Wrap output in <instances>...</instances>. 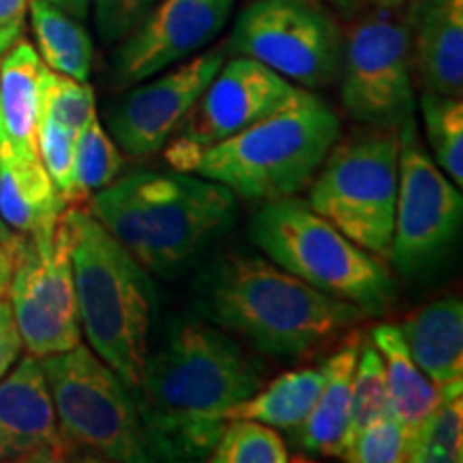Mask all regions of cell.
Here are the masks:
<instances>
[{
	"instance_id": "cell-1",
	"label": "cell",
	"mask_w": 463,
	"mask_h": 463,
	"mask_svg": "<svg viewBox=\"0 0 463 463\" xmlns=\"http://www.w3.org/2000/svg\"><path fill=\"white\" fill-rule=\"evenodd\" d=\"M262 386V364L228 331L204 317L174 320L136 392L153 461H206L225 427L219 414Z\"/></svg>"
},
{
	"instance_id": "cell-2",
	"label": "cell",
	"mask_w": 463,
	"mask_h": 463,
	"mask_svg": "<svg viewBox=\"0 0 463 463\" xmlns=\"http://www.w3.org/2000/svg\"><path fill=\"white\" fill-rule=\"evenodd\" d=\"M204 320L241 335L266 356L298 361L369 317L361 307L311 288L273 260L234 253L195 281Z\"/></svg>"
},
{
	"instance_id": "cell-3",
	"label": "cell",
	"mask_w": 463,
	"mask_h": 463,
	"mask_svg": "<svg viewBox=\"0 0 463 463\" xmlns=\"http://www.w3.org/2000/svg\"><path fill=\"white\" fill-rule=\"evenodd\" d=\"M89 213L148 273L172 277L236 222V195L194 172H133L89 195Z\"/></svg>"
},
{
	"instance_id": "cell-4",
	"label": "cell",
	"mask_w": 463,
	"mask_h": 463,
	"mask_svg": "<svg viewBox=\"0 0 463 463\" xmlns=\"http://www.w3.org/2000/svg\"><path fill=\"white\" fill-rule=\"evenodd\" d=\"M62 222L82 331L90 350L136 397L150 352L157 289L148 270L89 211L67 206Z\"/></svg>"
},
{
	"instance_id": "cell-5",
	"label": "cell",
	"mask_w": 463,
	"mask_h": 463,
	"mask_svg": "<svg viewBox=\"0 0 463 463\" xmlns=\"http://www.w3.org/2000/svg\"><path fill=\"white\" fill-rule=\"evenodd\" d=\"M339 136L333 108L298 86L264 118L195 155L187 172L223 184L245 200L292 198L314 181Z\"/></svg>"
},
{
	"instance_id": "cell-6",
	"label": "cell",
	"mask_w": 463,
	"mask_h": 463,
	"mask_svg": "<svg viewBox=\"0 0 463 463\" xmlns=\"http://www.w3.org/2000/svg\"><path fill=\"white\" fill-rule=\"evenodd\" d=\"M249 239L283 270L367 316L386 314L392 303L384 264L294 195L264 202L249 223Z\"/></svg>"
},
{
	"instance_id": "cell-7",
	"label": "cell",
	"mask_w": 463,
	"mask_h": 463,
	"mask_svg": "<svg viewBox=\"0 0 463 463\" xmlns=\"http://www.w3.org/2000/svg\"><path fill=\"white\" fill-rule=\"evenodd\" d=\"M65 461H153L137 403L89 345L42 358Z\"/></svg>"
},
{
	"instance_id": "cell-8",
	"label": "cell",
	"mask_w": 463,
	"mask_h": 463,
	"mask_svg": "<svg viewBox=\"0 0 463 463\" xmlns=\"http://www.w3.org/2000/svg\"><path fill=\"white\" fill-rule=\"evenodd\" d=\"M399 131L367 127L328 150L309 189V204L364 251L389 258L397 202Z\"/></svg>"
},
{
	"instance_id": "cell-9",
	"label": "cell",
	"mask_w": 463,
	"mask_h": 463,
	"mask_svg": "<svg viewBox=\"0 0 463 463\" xmlns=\"http://www.w3.org/2000/svg\"><path fill=\"white\" fill-rule=\"evenodd\" d=\"M294 86L317 90L339 80L344 28L317 0H251L236 15L228 45Z\"/></svg>"
},
{
	"instance_id": "cell-10",
	"label": "cell",
	"mask_w": 463,
	"mask_h": 463,
	"mask_svg": "<svg viewBox=\"0 0 463 463\" xmlns=\"http://www.w3.org/2000/svg\"><path fill=\"white\" fill-rule=\"evenodd\" d=\"M337 82L341 103L356 123L399 131L414 120V69L403 7L350 17Z\"/></svg>"
},
{
	"instance_id": "cell-11",
	"label": "cell",
	"mask_w": 463,
	"mask_h": 463,
	"mask_svg": "<svg viewBox=\"0 0 463 463\" xmlns=\"http://www.w3.org/2000/svg\"><path fill=\"white\" fill-rule=\"evenodd\" d=\"M461 222V189L436 165L420 144L416 120H410L399 129L391 262L405 277L433 269L459 239Z\"/></svg>"
},
{
	"instance_id": "cell-12",
	"label": "cell",
	"mask_w": 463,
	"mask_h": 463,
	"mask_svg": "<svg viewBox=\"0 0 463 463\" xmlns=\"http://www.w3.org/2000/svg\"><path fill=\"white\" fill-rule=\"evenodd\" d=\"M7 247L14 262L7 298L28 354L71 350L82 341V324L65 222L52 236L15 234Z\"/></svg>"
},
{
	"instance_id": "cell-13",
	"label": "cell",
	"mask_w": 463,
	"mask_h": 463,
	"mask_svg": "<svg viewBox=\"0 0 463 463\" xmlns=\"http://www.w3.org/2000/svg\"><path fill=\"white\" fill-rule=\"evenodd\" d=\"M297 89L249 56L223 61L213 82L167 140V164L174 170L187 172L195 155L264 118L286 103Z\"/></svg>"
},
{
	"instance_id": "cell-14",
	"label": "cell",
	"mask_w": 463,
	"mask_h": 463,
	"mask_svg": "<svg viewBox=\"0 0 463 463\" xmlns=\"http://www.w3.org/2000/svg\"><path fill=\"white\" fill-rule=\"evenodd\" d=\"M225 61V48L206 50L133 84L108 114L112 140L131 157H148L165 146Z\"/></svg>"
},
{
	"instance_id": "cell-15",
	"label": "cell",
	"mask_w": 463,
	"mask_h": 463,
	"mask_svg": "<svg viewBox=\"0 0 463 463\" xmlns=\"http://www.w3.org/2000/svg\"><path fill=\"white\" fill-rule=\"evenodd\" d=\"M236 0H159L136 31L116 43L112 82H144L215 42Z\"/></svg>"
},
{
	"instance_id": "cell-16",
	"label": "cell",
	"mask_w": 463,
	"mask_h": 463,
	"mask_svg": "<svg viewBox=\"0 0 463 463\" xmlns=\"http://www.w3.org/2000/svg\"><path fill=\"white\" fill-rule=\"evenodd\" d=\"M0 461H65L42 358L26 354L0 378Z\"/></svg>"
},
{
	"instance_id": "cell-17",
	"label": "cell",
	"mask_w": 463,
	"mask_h": 463,
	"mask_svg": "<svg viewBox=\"0 0 463 463\" xmlns=\"http://www.w3.org/2000/svg\"><path fill=\"white\" fill-rule=\"evenodd\" d=\"M414 78L425 92L461 97L463 92V0H408Z\"/></svg>"
},
{
	"instance_id": "cell-18",
	"label": "cell",
	"mask_w": 463,
	"mask_h": 463,
	"mask_svg": "<svg viewBox=\"0 0 463 463\" xmlns=\"http://www.w3.org/2000/svg\"><path fill=\"white\" fill-rule=\"evenodd\" d=\"M43 61L37 48L17 37L0 61V153L39 159Z\"/></svg>"
},
{
	"instance_id": "cell-19",
	"label": "cell",
	"mask_w": 463,
	"mask_h": 463,
	"mask_svg": "<svg viewBox=\"0 0 463 463\" xmlns=\"http://www.w3.org/2000/svg\"><path fill=\"white\" fill-rule=\"evenodd\" d=\"M402 337L420 372L439 391L463 389V303L444 297L408 316Z\"/></svg>"
},
{
	"instance_id": "cell-20",
	"label": "cell",
	"mask_w": 463,
	"mask_h": 463,
	"mask_svg": "<svg viewBox=\"0 0 463 463\" xmlns=\"http://www.w3.org/2000/svg\"><path fill=\"white\" fill-rule=\"evenodd\" d=\"M358 333H350L344 344L322 363V391L303 425L292 430L294 442L307 453L339 457L345 449L350 420L352 380L361 350Z\"/></svg>"
},
{
	"instance_id": "cell-21",
	"label": "cell",
	"mask_w": 463,
	"mask_h": 463,
	"mask_svg": "<svg viewBox=\"0 0 463 463\" xmlns=\"http://www.w3.org/2000/svg\"><path fill=\"white\" fill-rule=\"evenodd\" d=\"M65 208L67 202L42 159L0 153V219L14 234L52 236Z\"/></svg>"
},
{
	"instance_id": "cell-22",
	"label": "cell",
	"mask_w": 463,
	"mask_h": 463,
	"mask_svg": "<svg viewBox=\"0 0 463 463\" xmlns=\"http://www.w3.org/2000/svg\"><path fill=\"white\" fill-rule=\"evenodd\" d=\"M372 344L378 347L384 361L391 414L416 433L427 416L442 402V391L420 372L419 364L410 356L399 326L392 324L373 326Z\"/></svg>"
},
{
	"instance_id": "cell-23",
	"label": "cell",
	"mask_w": 463,
	"mask_h": 463,
	"mask_svg": "<svg viewBox=\"0 0 463 463\" xmlns=\"http://www.w3.org/2000/svg\"><path fill=\"white\" fill-rule=\"evenodd\" d=\"M322 382V367L281 373L253 395L225 408L219 414V420L223 425L230 420H256L277 430L292 431L303 425L314 410Z\"/></svg>"
},
{
	"instance_id": "cell-24",
	"label": "cell",
	"mask_w": 463,
	"mask_h": 463,
	"mask_svg": "<svg viewBox=\"0 0 463 463\" xmlns=\"http://www.w3.org/2000/svg\"><path fill=\"white\" fill-rule=\"evenodd\" d=\"M28 11L43 65L80 82H89L95 52L82 20L54 7L48 0H28Z\"/></svg>"
},
{
	"instance_id": "cell-25",
	"label": "cell",
	"mask_w": 463,
	"mask_h": 463,
	"mask_svg": "<svg viewBox=\"0 0 463 463\" xmlns=\"http://www.w3.org/2000/svg\"><path fill=\"white\" fill-rule=\"evenodd\" d=\"M420 114L425 136L431 148V159L457 187L463 184V103L461 97L420 95Z\"/></svg>"
},
{
	"instance_id": "cell-26",
	"label": "cell",
	"mask_w": 463,
	"mask_h": 463,
	"mask_svg": "<svg viewBox=\"0 0 463 463\" xmlns=\"http://www.w3.org/2000/svg\"><path fill=\"white\" fill-rule=\"evenodd\" d=\"M463 391L442 392V402L414 433L412 463H459L463 459Z\"/></svg>"
},
{
	"instance_id": "cell-27",
	"label": "cell",
	"mask_w": 463,
	"mask_h": 463,
	"mask_svg": "<svg viewBox=\"0 0 463 463\" xmlns=\"http://www.w3.org/2000/svg\"><path fill=\"white\" fill-rule=\"evenodd\" d=\"M123 165L125 157L118 144L95 116L75 137V202L108 187L118 178Z\"/></svg>"
},
{
	"instance_id": "cell-28",
	"label": "cell",
	"mask_w": 463,
	"mask_h": 463,
	"mask_svg": "<svg viewBox=\"0 0 463 463\" xmlns=\"http://www.w3.org/2000/svg\"><path fill=\"white\" fill-rule=\"evenodd\" d=\"M391 414L389 386H386L384 361L372 341H361L358 361L352 380V402H350V420H347L345 449L358 431L372 425L373 420ZM344 449V450H345Z\"/></svg>"
},
{
	"instance_id": "cell-29",
	"label": "cell",
	"mask_w": 463,
	"mask_h": 463,
	"mask_svg": "<svg viewBox=\"0 0 463 463\" xmlns=\"http://www.w3.org/2000/svg\"><path fill=\"white\" fill-rule=\"evenodd\" d=\"M211 463H286L289 453L283 438L273 427L256 420L225 422L215 449L211 450Z\"/></svg>"
},
{
	"instance_id": "cell-30",
	"label": "cell",
	"mask_w": 463,
	"mask_h": 463,
	"mask_svg": "<svg viewBox=\"0 0 463 463\" xmlns=\"http://www.w3.org/2000/svg\"><path fill=\"white\" fill-rule=\"evenodd\" d=\"M42 116L80 133L97 116L95 90L89 82H80L45 67L42 75Z\"/></svg>"
},
{
	"instance_id": "cell-31",
	"label": "cell",
	"mask_w": 463,
	"mask_h": 463,
	"mask_svg": "<svg viewBox=\"0 0 463 463\" xmlns=\"http://www.w3.org/2000/svg\"><path fill=\"white\" fill-rule=\"evenodd\" d=\"M414 433L395 416H382L356 433L339 459L352 463H402L410 461Z\"/></svg>"
},
{
	"instance_id": "cell-32",
	"label": "cell",
	"mask_w": 463,
	"mask_h": 463,
	"mask_svg": "<svg viewBox=\"0 0 463 463\" xmlns=\"http://www.w3.org/2000/svg\"><path fill=\"white\" fill-rule=\"evenodd\" d=\"M75 137L78 133L65 129L48 116H42L37 133L39 159L50 174L52 183L61 191L67 206L75 202Z\"/></svg>"
},
{
	"instance_id": "cell-33",
	"label": "cell",
	"mask_w": 463,
	"mask_h": 463,
	"mask_svg": "<svg viewBox=\"0 0 463 463\" xmlns=\"http://www.w3.org/2000/svg\"><path fill=\"white\" fill-rule=\"evenodd\" d=\"M159 0H92V20L101 43L116 45L142 24Z\"/></svg>"
},
{
	"instance_id": "cell-34",
	"label": "cell",
	"mask_w": 463,
	"mask_h": 463,
	"mask_svg": "<svg viewBox=\"0 0 463 463\" xmlns=\"http://www.w3.org/2000/svg\"><path fill=\"white\" fill-rule=\"evenodd\" d=\"M24 352V339L17 328L14 309L7 297H0V378L9 373V369L20 361Z\"/></svg>"
},
{
	"instance_id": "cell-35",
	"label": "cell",
	"mask_w": 463,
	"mask_h": 463,
	"mask_svg": "<svg viewBox=\"0 0 463 463\" xmlns=\"http://www.w3.org/2000/svg\"><path fill=\"white\" fill-rule=\"evenodd\" d=\"M326 9H331L333 14H339L350 20L364 11H375V9H402L408 5V0H317Z\"/></svg>"
},
{
	"instance_id": "cell-36",
	"label": "cell",
	"mask_w": 463,
	"mask_h": 463,
	"mask_svg": "<svg viewBox=\"0 0 463 463\" xmlns=\"http://www.w3.org/2000/svg\"><path fill=\"white\" fill-rule=\"evenodd\" d=\"M28 0H0V26L24 20Z\"/></svg>"
},
{
	"instance_id": "cell-37",
	"label": "cell",
	"mask_w": 463,
	"mask_h": 463,
	"mask_svg": "<svg viewBox=\"0 0 463 463\" xmlns=\"http://www.w3.org/2000/svg\"><path fill=\"white\" fill-rule=\"evenodd\" d=\"M48 3H52L54 7L67 11L69 15L78 17V20L84 22L90 14L92 0H48Z\"/></svg>"
},
{
	"instance_id": "cell-38",
	"label": "cell",
	"mask_w": 463,
	"mask_h": 463,
	"mask_svg": "<svg viewBox=\"0 0 463 463\" xmlns=\"http://www.w3.org/2000/svg\"><path fill=\"white\" fill-rule=\"evenodd\" d=\"M22 31H24V20H15L11 22V24L0 26V61H3L5 52L11 48V43H14L17 37H22Z\"/></svg>"
},
{
	"instance_id": "cell-39",
	"label": "cell",
	"mask_w": 463,
	"mask_h": 463,
	"mask_svg": "<svg viewBox=\"0 0 463 463\" xmlns=\"http://www.w3.org/2000/svg\"><path fill=\"white\" fill-rule=\"evenodd\" d=\"M11 269H14V262H11L9 247L5 242H0V297H7Z\"/></svg>"
},
{
	"instance_id": "cell-40",
	"label": "cell",
	"mask_w": 463,
	"mask_h": 463,
	"mask_svg": "<svg viewBox=\"0 0 463 463\" xmlns=\"http://www.w3.org/2000/svg\"><path fill=\"white\" fill-rule=\"evenodd\" d=\"M15 239V234L14 232H11L9 228H7V223L3 222V219H0V242H5V245H9L11 241Z\"/></svg>"
}]
</instances>
